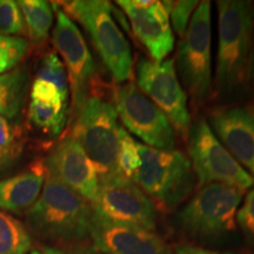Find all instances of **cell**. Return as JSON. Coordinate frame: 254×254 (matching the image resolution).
Masks as SVG:
<instances>
[{
	"instance_id": "cb8c5ba5",
	"label": "cell",
	"mask_w": 254,
	"mask_h": 254,
	"mask_svg": "<svg viewBox=\"0 0 254 254\" xmlns=\"http://www.w3.org/2000/svg\"><path fill=\"white\" fill-rule=\"evenodd\" d=\"M120 146L118 153L119 172L127 178L133 177L141 166V158L138 150V141L134 140L125 128L120 127Z\"/></svg>"
},
{
	"instance_id": "8fae6325",
	"label": "cell",
	"mask_w": 254,
	"mask_h": 254,
	"mask_svg": "<svg viewBox=\"0 0 254 254\" xmlns=\"http://www.w3.org/2000/svg\"><path fill=\"white\" fill-rule=\"evenodd\" d=\"M136 87L163 112L174 129L186 138L190 128L187 93L180 85L173 59H140L136 65Z\"/></svg>"
},
{
	"instance_id": "484cf974",
	"label": "cell",
	"mask_w": 254,
	"mask_h": 254,
	"mask_svg": "<svg viewBox=\"0 0 254 254\" xmlns=\"http://www.w3.org/2000/svg\"><path fill=\"white\" fill-rule=\"evenodd\" d=\"M23 136L19 123L0 116V150L18 159L24 148Z\"/></svg>"
},
{
	"instance_id": "d6986e66",
	"label": "cell",
	"mask_w": 254,
	"mask_h": 254,
	"mask_svg": "<svg viewBox=\"0 0 254 254\" xmlns=\"http://www.w3.org/2000/svg\"><path fill=\"white\" fill-rule=\"evenodd\" d=\"M20 6L25 20L26 32L32 45L43 46L49 39L53 25V7L45 0H20Z\"/></svg>"
},
{
	"instance_id": "5b68a950",
	"label": "cell",
	"mask_w": 254,
	"mask_h": 254,
	"mask_svg": "<svg viewBox=\"0 0 254 254\" xmlns=\"http://www.w3.org/2000/svg\"><path fill=\"white\" fill-rule=\"evenodd\" d=\"M141 166L131 179L165 209H173L189 198L195 184L190 160L182 152L163 151L138 142Z\"/></svg>"
},
{
	"instance_id": "7a4b0ae2",
	"label": "cell",
	"mask_w": 254,
	"mask_h": 254,
	"mask_svg": "<svg viewBox=\"0 0 254 254\" xmlns=\"http://www.w3.org/2000/svg\"><path fill=\"white\" fill-rule=\"evenodd\" d=\"M218 6L219 45L215 86L222 94L246 88L250 82L254 41V4L220 0Z\"/></svg>"
},
{
	"instance_id": "2e32d148",
	"label": "cell",
	"mask_w": 254,
	"mask_h": 254,
	"mask_svg": "<svg viewBox=\"0 0 254 254\" xmlns=\"http://www.w3.org/2000/svg\"><path fill=\"white\" fill-rule=\"evenodd\" d=\"M212 131L254 179V107L220 109L211 116Z\"/></svg>"
},
{
	"instance_id": "ac0fdd59",
	"label": "cell",
	"mask_w": 254,
	"mask_h": 254,
	"mask_svg": "<svg viewBox=\"0 0 254 254\" xmlns=\"http://www.w3.org/2000/svg\"><path fill=\"white\" fill-rule=\"evenodd\" d=\"M30 85V71L26 66L0 74V116L18 119L26 103Z\"/></svg>"
},
{
	"instance_id": "3957f363",
	"label": "cell",
	"mask_w": 254,
	"mask_h": 254,
	"mask_svg": "<svg viewBox=\"0 0 254 254\" xmlns=\"http://www.w3.org/2000/svg\"><path fill=\"white\" fill-rule=\"evenodd\" d=\"M57 4L72 20H77L87 31L113 80H128L133 68L131 46L113 19L111 2L105 0H75Z\"/></svg>"
},
{
	"instance_id": "d4e9b609",
	"label": "cell",
	"mask_w": 254,
	"mask_h": 254,
	"mask_svg": "<svg viewBox=\"0 0 254 254\" xmlns=\"http://www.w3.org/2000/svg\"><path fill=\"white\" fill-rule=\"evenodd\" d=\"M27 33L20 6L14 0H0V34L7 37Z\"/></svg>"
},
{
	"instance_id": "f546056e",
	"label": "cell",
	"mask_w": 254,
	"mask_h": 254,
	"mask_svg": "<svg viewBox=\"0 0 254 254\" xmlns=\"http://www.w3.org/2000/svg\"><path fill=\"white\" fill-rule=\"evenodd\" d=\"M174 254H237L231 252H218V251H211L202 249V247L190 245V244H180L177 245L173 250Z\"/></svg>"
},
{
	"instance_id": "9a60e30c",
	"label": "cell",
	"mask_w": 254,
	"mask_h": 254,
	"mask_svg": "<svg viewBox=\"0 0 254 254\" xmlns=\"http://www.w3.org/2000/svg\"><path fill=\"white\" fill-rule=\"evenodd\" d=\"M91 240L104 254H174L154 231L119 224L94 214Z\"/></svg>"
},
{
	"instance_id": "603a6c76",
	"label": "cell",
	"mask_w": 254,
	"mask_h": 254,
	"mask_svg": "<svg viewBox=\"0 0 254 254\" xmlns=\"http://www.w3.org/2000/svg\"><path fill=\"white\" fill-rule=\"evenodd\" d=\"M30 41L23 37H7L0 34V74L15 67L27 56Z\"/></svg>"
},
{
	"instance_id": "e0dca14e",
	"label": "cell",
	"mask_w": 254,
	"mask_h": 254,
	"mask_svg": "<svg viewBox=\"0 0 254 254\" xmlns=\"http://www.w3.org/2000/svg\"><path fill=\"white\" fill-rule=\"evenodd\" d=\"M47 177L43 160H36L15 176L0 179V211L26 213L39 198Z\"/></svg>"
},
{
	"instance_id": "d6a6232c",
	"label": "cell",
	"mask_w": 254,
	"mask_h": 254,
	"mask_svg": "<svg viewBox=\"0 0 254 254\" xmlns=\"http://www.w3.org/2000/svg\"><path fill=\"white\" fill-rule=\"evenodd\" d=\"M250 81L253 86L254 91V41H253V49H252V58H251V75H250Z\"/></svg>"
},
{
	"instance_id": "ffe728a7",
	"label": "cell",
	"mask_w": 254,
	"mask_h": 254,
	"mask_svg": "<svg viewBox=\"0 0 254 254\" xmlns=\"http://www.w3.org/2000/svg\"><path fill=\"white\" fill-rule=\"evenodd\" d=\"M32 246L33 239L26 225L0 211V254H28Z\"/></svg>"
},
{
	"instance_id": "7c38bea8",
	"label": "cell",
	"mask_w": 254,
	"mask_h": 254,
	"mask_svg": "<svg viewBox=\"0 0 254 254\" xmlns=\"http://www.w3.org/2000/svg\"><path fill=\"white\" fill-rule=\"evenodd\" d=\"M93 212L99 218L154 231L157 212L153 201L132 179L122 173L99 179V195Z\"/></svg>"
},
{
	"instance_id": "9c48e42d",
	"label": "cell",
	"mask_w": 254,
	"mask_h": 254,
	"mask_svg": "<svg viewBox=\"0 0 254 254\" xmlns=\"http://www.w3.org/2000/svg\"><path fill=\"white\" fill-rule=\"evenodd\" d=\"M57 14L52 41L62 56L67 71L69 90L72 93V119L74 120L90 98L92 82L95 75V64L80 30L57 2H52Z\"/></svg>"
},
{
	"instance_id": "277c9868",
	"label": "cell",
	"mask_w": 254,
	"mask_h": 254,
	"mask_svg": "<svg viewBox=\"0 0 254 254\" xmlns=\"http://www.w3.org/2000/svg\"><path fill=\"white\" fill-rule=\"evenodd\" d=\"M244 192L224 184L202 186L178 212L177 224L189 238L213 241L237 230V213Z\"/></svg>"
},
{
	"instance_id": "30bf717a",
	"label": "cell",
	"mask_w": 254,
	"mask_h": 254,
	"mask_svg": "<svg viewBox=\"0 0 254 254\" xmlns=\"http://www.w3.org/2000/svg\"><path fill=\"white\" fill-rule=\"evenodd\" d=\"M114 109L126 128L146 146L174 150L177 136L172 124L135 84L128 82L114 91Z\"/></svg>"
},
{
	"instance_id": "4316f807",
	"label": "cell",
	"mask_w": 254,
	"mask_h": 254,
	"mask_svg": "<svg viewBox=\"0 0 254 254\" xmlns=\"http://www.w3.org/2000/svg\"><path fill=\"white\" fill-rule=\"evenodd\" d=\"M163 4L167 9L168 17L172 21L173 30L176 33L184 37L189 27L190 15L194 13L195 8L198 7L199 1H190V0H179V1H163Z\"/></svg>"
},
{
	"instance_id": "83f0119b",
	"label": "cell",
	"mask_w": 254,
	"mask_h": 254,
	"mask_svg": "<svg viewBox=\"0 0 254 254\" xmlns=\"http://www.w3.org/2000/svg\"><path fill=\"white\" fill-rule=\"evenodd\" d=\"M237 225L249 239L254 241V187L250 190L243 205L238 209Z\"/></svg>"
},
{
	"instance_id": "4dcf8cb0",
	"label": "cell",
	"mask_w": 254,
	"mask_h": 254,
	"mask_svg": "<svg viewBox=\"0 0 254 254\" xmlns=\"http://www.w3.org/2000/svg\"><path fill=\"white\" fill-rule=\"evenodd\" d=\"M15 161H17V158L0 150V177L4 176L6 172H8L14 166Z\"/></svg>"
},
{
	"instance_id": "ba28073f",
	"label": "cell",
	"mask_w": 254,
	"mask_h": 254,
	"mask_svg": "<svg viewBox=\"0 0 254 254\" xmlns=\"http://www.w3.org/2000/svg\"><path fill=\"white\" fill-rule=\"evenodd\" d=\"M189 135L190 164L200 187L224 184L244 192L254 185L253 178L219 141L206 120H196Z\"/></svg>"
},
{
	"instance_id": "8992f818",
	"label": "cell",
	"mask_w": 254,
	"mask_h": 254,
	"mask_svg": "<svg viewBox=\"0 0 254 254\" xmlns=\"http://www.w3.org/2000/svg\"><path fill=\"white\" fill-rule=\"evenodd\" d=\"M118 114L109 101L92 95L74 118L71 138L80 145L97 170L99 179L120 173Z\"/></svg>"
},
{
	"instance_id": "7402d4cb",
	"label": "cell",
	"mask_w": 254,
	"mask_h": 254,
	"mask_svg": "<svg viewBox=\"0 0 254 254\" xmlns=\"http://www.w3.org/2000/svg\"><path fill=\"white\" fill-rule=\"evenodd\" d=\"M36 79L51 82L58 88L64 100L68 103L69 87L68 77L66 73V68L57 53L50 52L40 60L39 66L37 69Z\"/></svg>"
},
{
	"instance_id": "5bb4252c",
	"label": "cell",
	"mask_w": 254,
	"mask_h": 254,
	"mask_svg": "<svg viewBox=\"0 0 254 254\" xmlns=\"http://www.w3.org/2000/svg\"><path fill=\"white\" fill-rule=\"evenodd\" d=\"M132 30L154 62H164L172 52L174 37L170 17L163 1L155 0H119Z\"/></svg>"
},
{
	"instance_id": "6da1fadb",
	"label": "cell",
	"mask_w": 254,
	"mask_h": 254,
	"mask_svg": "<svg viewBox=\"0 0 254 254\" xmlns=\"http://www.w3.org/2000/svg\"><path fill=\"white\" fill-rule=\"evenodd\" d=\"M93 217L90 202L47 174L39 198L26 212L25 225L41 241L75 246L91 239Z\"/></svg>"
},
{
	"instance_id": "1f68e13d",
	"label": "cell",
	"mask_w": 254,
	"mask_h": 254,
	"mask_svg": "<svg viewBox=\"0 0 254 254\" xmlns=\"http://www.w3.org/2000/svg\"><path fill=\"white\" fill-rule=\"evenodd\" d=\"M28 254H75V253L67 252V251H64L55 246L41 245L39 247H37V249L31 250V252Z\"/></svg>"
},
{
	"instance_id": "4fadbf2b",
	"label": "cell",
	"mask_w": 254,
	"mask_h": 254,
	"mask_svg": "<svg viewBox=\"0 0 254 254\" xmlns=\"http://www.w3.org/2000/svg\"><path fill=\"white\" fill-rule=\"evenodd\" d=\"M47 174L94 205L99 195V177L84 150L71 136L64 139L45 160Z\"/></svg>"
},
{
	"instance_id": "52a82bcc",
	"label": "cell",
	"mask_w": 254,
	"mask_h": 254,
	"mask_svg": "<svg viewBox=\"0 0 254 254\" xmlns=\"http://www.w3.org/2000/svg\"><path fill=\"white\" fill-rule=\"evenodd\" d=\"M211 2H199L177 50L176 68L194 107H201L212 94Z\"/></svg>"
},
{
	"instance_id": "44dd1931",
	"label": "cell",
	"mask_w": 254,
	"mask_h": 254,
	"mask_svg": "<svg viewBox=\"0 0 254 254\" xmlns=\"http://www.w3.org/2000/svg\"><path fill=\"white\" fill-rule=\"evenodd\" d=\"M67 105L31 100L27 118L41 132L50 135H59L67 122Z\"/></svg>"
},
{
	"instance_id": "f1b7e54d",
	"label": "cell",
	"mask_w": 254,
	"mask_h": 254,
	"mask_svg": "<svg viewBox=\"0 0 254 254\" xmlns=\"http://www.w3.org/2000/svg\"><path fill=\"white\" fill-rule=\"evenodd\" d=\"M31 100L43 101V103H51V104H63L67 105V101L64 100V98L60 94L55 85L51 82L38 80L34 79L31 86Z\"/></svg>"
}]
</instances>
